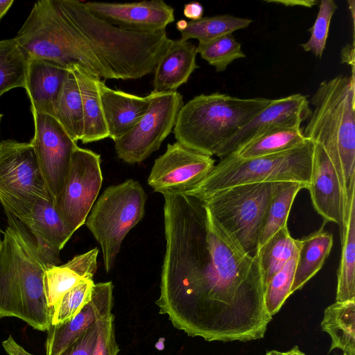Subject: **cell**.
Returning <instances> with one entry per match:
<instances>
[{
  "label": "cell",
  "mask_w": 355,
  "mask_h": 355,
  "mask_svg": "<svg viewBox=\"0 0 355 355\" xmlns=\"http://www.w3.org/2000/svg\"><path fill=\"white\" fill-rule=\"evenodd\" d=\"M55 1L85 69L101 79L135 80L152 73L173 42L166 31L139 33L107 24L91 14L81 1Z\"/></svg>",
  "instance_id": "1"
},
{
  "label": "cell",
  "mask_w": 355,
  "mask_h": 355,
  "mask_svg": "<svg viewBox=\"0 0 355 355\" xmlns=\"http://www.w3.org/2000/svg\"><path fill=\"white\" fill-rule=\"evenodd\" d=\"M309 103L313 110L303 133L323 148L337 173L342 232L355 200V76L338 75L322 81Z\"/></svg>",
  "instance_id": "2"
},
{
  "label": "cell",
  "mask_w": 355,
  "mask_h": 355,
  "mask_svg": "<svg viewBox=\"0 0 355 355\" xmlns=\"http://www.w3.org/2000/svg\"><path fill=\"white\" fill-rule=\"evenodd\" d=\"M48 267L13 229L8 226L0 250V318H19L44 331L51 326L52 308L44 291Z\"/></svg>",
  "instance_id": "3"
},
{
  "label": "cell",
  "mask_w": 355,
  "mask_h": 355,
  "mask_svg": "<svg viewBox=\"0 0 355 355\" xmlns=\"http://www.w3.org/2000/svg\"><path fill=\"white\" fill-rule=\"evenodd\" d=\"M271 100L241 98L220 92L198 95L178 114L173 128L176 141L212 157Z\"/></svg>",
  "instance_id": "4"
},
{
  "label": "cell",
  "mask_w": 355,
  "mask_h": 355,
  "mask_svg": "<svg viewBox=\"0 0 355 355\" xmlns=\"http://www.w3.org/2000/svg\"><path fill=\"white\" fill-rule=\"evenodd\" d=\"M314 143L280 153L242 159L228 155L215 164L200 183L184 193L202 200L212 194L234 186L276 182H298L309 185Z\"/></svg>",
  "instance_id": "5"
},
{
  "label": "cell",
  "mask_w": 355,
  "mask_h": 355,
  "mask_svg": "<svg viewBox=\"0 0 355 355\" xmlns=\"http://www.w3.org/2000/svg\"><path fill=\"white\" fill-rule=\"evenodd\" d=\"M146 200L139 182L128 179L106 188L93 205L85 224L101 247L106 272L127 234L144 218Z\"/></svg>",
  "instance_id": "6"
},
{
  "label": "cell",
  "mask_w": 355,
  "mask_h": 355,
  "mask_svg": "<svg viewBox=\"0 0 355 355\" xmlns=\"http://www.w3.org/2000/svg\"><path fill=\"white\" fill-rule=\"evenodd\" d=\"M272 183L234 186L200 200L215 220L252 257L257 252Z\"/></svg>",
  "instance_id": "7"
},
{
  "label": "cell",
  "mask_w": 355,
  "mask_h": 355,
  "mask_svg": "<svg viewBox=\"0 0 355 355\" xmlns=\"http://www.w3.org/2000/svg\"><path fill=\"white\" fill-rule=\"evenodd\" d=\"M42 198L51 199L31 144L1 141L0 202L4 211L26 220Z\"/></svg>",
  "instance_id": "8"
},
{
  "label": "cell",
  "mask_w": 355,
  "mask_h": 355,
  "mask_svg": "<svg viewBox=\"0 0 355 355\" xmlns=\"http://www.w3.org/2000/svg\"><path fill=\"white\" fill-rule=\"evenodd\" d=\"M149 107L134 127L114 140L119 159L128 164L140 163L157 150L171 133L184 105L176 92L150 94Z\"/></svg>",
  "instance_id": "9"
},
{
  "label": "cell",
  "mask_w": 355,
  "mask_h": 355,
  "mask_svg": "<svg viewBox=\"0 0 355 355\" xmlns=\"http://www.w3.org/2000/svg\"><path fill=\"white\" fill-rule=\"evenodd\" d=\"M102 182L101 155L76 146L64 187L54 205L72 234L85 224Z\"/></svg>",
  "instance_id": "10"
},
{
  "label": "cell",
  "mask_w": 355,
  "mask_h": 355,
  "mask_svg": "<svg viewBox=\"0 0 355 355\" xmlns=\"http://www.w3.org/2000/svg\"><path fill=\"white\" fill-rule=\"evenodd\" d=\"M31 112L35 133L30 143L55 205L64 185L72 151L78 145L54 117L35 111Z\"/></svg>",
  "instance_id": "11"
},
{
  "label": "cell",
  "mask_w": 355,
  "mask_h": 355,
  "mask_svg": "<svg viewBox=\"0 0 355 355\" xmlns=\"http://www.w3.org/2000/svg\"><path fill=\"white\" fill-rule=\"evenodd\" d=\"M215 162L212 157L178 141L168 144L165 153L155 160L148 184L162 194L184 193L204 180Z\"/></svg>",
  "instance_id": "12"
},
{
  "label": "cell",
  "mask_w": 355,
  "mask_h": 355,
  "mask_svg": "<svg viewBox=\"0 0 355 355\" xmlns=\"http://www.w3.org/2000/svg\"><path fill=\"white\" fill-rule=\"evenodd\" d=\"M311 114L307 96L301 94L272 99L259 114L227 141L215 155L222 159L232 155L247 143L273 130L301 127Z\"/></svg>",
  "instance_id": "13"
},
{
  "label": "cell",
  "mask_w": 355,
  "mask_h": 355,
  "mask_svg": "<svg viewBox=\"0 0 355 355\" xmlns=\"http://www.w3.org/2000/svg\"><path fill=\"white\" fill-rule=\"evenodd\" d=\"M83 3L95 17L112 26L135 33H160L166 31V27L175 19L174 8L162 0Z\"/></svg>",
  "instance_id": "14"
},
{
  "label": "cell",
  "mask_w": 355,
  "mask_h": 355,
  "mask_svg": "<svg viewBox=\"0 0 355 355\" xmlns=\"http://www.w3.org/2000/svg\"><path fill=\"white\" fill-rule=\"evenodd\" d=\"M113 288L112 282L94 284L90 301L75 317L51 325L47 330L46 355H60L89 328L112 313Z\"/></svg>",
  "instance_id": "15"
},
{
  "label": "cell",
  "mask_w": 355,
  "mask_h": 355,
  "mask_svg": "<svg viewBox=\"0 0 355 355\" xmlns=\"http://www.w3.org/2000/svg\"><path fill=\"white\" fill-rule=\"evenodd\" d=\"M307 189L314 209L323 218L324 223L334 222L340 227V184L329 157L323 148L315 143Z\"/></svg>",
  "instance_id": "16"
},
{
  "label": "cell",
  "mask_w": 355,
  "mask_h": 355,
  "mask_svg": "<svg viewBox=\"0 0 355 355\" xmlns=\"http://www.w3.org/2000/svg\"><path fill=\"white\" fill-rule=\"evenodd\" d=\"M69 72L51 61L28 60L25 89L31 110L54 117L58 98Z\"/></svg>",
  "instance_id": "17"
},
{
  "label": "cell",
  "mask_w": 355,
  "mask_h": 355,
  "mask_svg": "<svg viewBox=\"0 0 355 355\" xmlns=\"http://www.w3.org/2000/svg\"><path fill=\"white\" fill-rule=\"evenodd\" d=\"M98 87L108 137L114 141L130 131L144 115L150 96L143 97L113 89L101 80Z\"/></svg>",
  "instance_id": "18"
},
{
  "label": "cell",
  "mask_w": 355,
  "mask_h": 355,
  "mask_svg": "<svg viewBox=\"0 0 355 355\" xmlns=\"http://www.w3.org/2000/svg\"><path fill=\"white\" fill-rule=\"evenodd\" d=\"M197 54L196 46L189 40H173L155 69L152 92H176L199 67Z\"/></svg>",
  "instance_id": "19"
},
{
  "label": "cell",
  "mask_w": 355,
  "mask_h": 355,
  "mask_svg": "<svg viewBox=\"0 0 355 355\" xmlns=\"http://www.w3.org/2000/svg\"><path fill=\"white\" fill-rule=\"evenodd\" d=\"M98 249L94 248L75 256L67 263L48 267L44 276L46 304L52 308L60 298L80 282L93 279L97 270Z\"/></svg>",
  "instance_id": "20"
},
{
  "label": "cell",
  "mask_w": 355,
  "mask_h": 355,
  "mask_svg": "<svg viewBox=\"0 0 355 355\" xmlns=\"http://www.w3.org/2000/svg\"><path fill=\"white\" fill-rule=\"evenodd\" d=\"M69 71L75 76L83 102V144L97 141L109 137L100 99L98 83L100 78L75 64Z\"/></svg>",
  "instance_id": "21"
},
{
  "label": "cell",
  "mask_w": 355,
  "mask_h": 355,
  "mask_svg": "<svg viewBox=\"0 0 355 355\" xmlns=\"http://www.w3.org/2000/svg\"><path fill=\"white\" fill-rule=\"evenodd\" d=\"M21 221L28 225L46 247L58 253L73 235L51 199H39L29 217Z\"/></svg>",
  "instance_id": "22"
},
{
  "label": "cell",
  "mask_w": 355,
  "mask_h": 355,
  "mask_svg": "<svg viewBox=\"0 0 355 355\" xmlns=\"http://www.w3.org/2000/svg\"><path fill=\"white\" fill-rule=\"evenodd\" d=\"M308 184L292 181L272 183L271 193L262 220L257 251L280 229L287 226L289 212L293 201Z\"/></svg>",
  "instance_id": "23"
},
{
  "label": "cell",
  "mask_w": 355,
  "mask_h": 355,
  "mask_svg": "<svg viewBox=\"0 0 355 355\" xmlns=\"http://www.w3.org/2000/svg\"><path fill=\"white\" fill-rule=\"evenodd\" d=\"M333 245V236L323 230L300 239L291 293L301 289L322 267Z\"/></svg>",
  "instance_id": "24"
},
{
  "label": "cell",
  "mask_w": 355,
  "mask_h": 355,
  "mask_svg": "<svg viewBox=\"0 0 355 355\" xmlns=\"http://www.w3.org/2000/svg\"><path fill=\"white\" fill-rule=\"evenodd\" d=\"M321 329L331 337L329 352L355 354V300L336 302L324 311Z\"/></svg>",
  "instance_id": "25"
},
{
  "label": "cell",
  "mask_w": 355,
  "mask_h": 355,
  "mask_svg": "<svg viewBox=\"0 0 355 355\" xmlns=\"http://www.w3.org/2000/svg\"><path fill=\"white\" fill-rule=\"evenodd\" d=\"M300 239H293L288 226L280 229L259 249L254 255L263 286L293 256L298 253Z\"/></svg>",
  "instance_id": "26"
},
{
  "label": "cell",
  "mask_w": 355,
  "mask_h": 355,
  "mask_svg": "<svg viewBox=\"0 0 355 355\" xmlns=\"http://www.w3.org/2000/svg\"><path fill=\"white\" fill-rule=\"evenodd\" d=\"M309 140L301 127L279 128L257 137L230 155L242 159L261 157L300 146Z\"/></svg>",
  "instance_id": "27"
},
{
  "label": "cell",
  "mask_w": 355,
  "mask_h": 355,
  "mask_svg": "<svg viewBox=\"0 0 355 355\" xmlns=\"http://www.w3.org/2000/svg\"><path fill=\"white\" fill-rule=\"evenodd\" d=\"M54 118L74 142L81 140L84 127L82 97L71 71L58 98Z\"/></svg>",
  "instance_id": "28"
},
{
  "label": "cell",
  "mask_w": 355,
  "mask_h": 355,
  "mask_svg": "<svg viewBox=\"0 0 355 355\" xmlns=\"http://www.w3.org/2000/svg\"><path fill=\"white\" fill-rule=\"evenodd\" d=\"M342 252L337 272L336 302L355 300V200L340 234Z\"/></svg>",
  "instance_id": "29"
},
{
  "label": "cell",
  "mask_w": 355,
  "mask_h": 355,
  "mask_svg": "<svg viewBox=\"0 0 355 355\" xmlns=\"http://www.w3.org/2000/svg\"><path fill=\"white\" fill-rule=\"evenodd\" d=\"M28 60L15 37L0 40V96L16 88L25 89Z\"/></svg>",
  "instance_id": "30"
},
{
  "label": "cell",
  "mask_w": 355,
  "mask_h": 355,
  "mask_svg": "<svg viewBox=\"0 0 355 355\" xmlns=\"http://www.w3.org/2000/svg\"><path fill=\"white\" fill-rule=\"evenodd\" d=\"M253 20L230 14L202 17L197 21H188L187 28L180 32L184 41L196 39L198 42L209 40L249 26Z\"/></svg>",
  "instance_id": "31"
},
{
  "label": "cell",
  "mask_w": 355,
  "mask_h": 355,
  "mask_svg": "<svg viewBox=\"0 0 355 355\" xmlns=\"http://www.w3.org/2000/svg\"><path fill=\"white\" fill-rule=\"evenodd\" d=\"M196 47L200 57L213 66L217 72L225 71L234 60L245 58L241 43L232 33L198 42Z\"/></svg>",
  "instance_id": "32"
},
{
  "label": "cell",
  "mask_w": 355,
  "mask_h": 355,
  "mask_svg": "<svg viewBox=\"0 0 355 355\" xmlns=\"http://www.w3.org/2000/svg\"><path fill=\"white\" fill-rule=\"evenodd\" d=\"M297 255L292 257L264 286L265 304L268 313L272 317L280 310L292 294Z\"/></svg>",
  "instance_id": "33"
},
{
  "label": "cell",
  "mask_w": 355,
  "mask_h": 355,
  "mask_svg": "<svg viewBox=\"0 0 355 355\" xmlns=\"http://www.w3.org/2000/svg\"><path fill=\"white\" fill-rule=\"evenodd\" d=\"M94 286L93 279L84 280L65 293L53 306L51 325L71 320L91 300Z\"/></svg>",
  "instance_id": "34"
},
{
  "label": "cell",
  "mask_w": 355,
  "mask_h": 355,
  "mask_svg": "<svg viewBox=\"0 0 355 355\" xmlns=\"http://www.w3.org/2000/svg\"><path fill=\"white\" fill-rule=\"evenodd\" d=\"M338 6L334 0L320 1L318 13L313 26L309 30V40L300 46L304 51L311 52L316 58H322L328 38L331 20Z\"/></svg>",
  "instance_id": "35"
},
{
  "label": "cell",
  "mask_w": 355,
  "mask_h": 355,
  "mask_svg": "<svg viewBox=\"0 0 355 355\" xmlns=\"http://www.w3.org/2000/svg\"><path fill=\"white\" fill-rule=\"evenodd\" d=\"M114 322V315L112 313L102 320L92 355H118L119 347L116 340Z\"/></svg>",
  "instance_id": "36"
},
{
  "label": "cell",
  "mask_w": 355,
  "mask_h": 355,
  "mask_svg": "<svg viewBox=\"0 0 355 355\" xmlns=\"http://www.w3.org/2000/svg\"><path fill=\"white\" fill-rule=\"evenodd\" d=\"M103 320L89 328L60 355H92Z\"/></svg>",
  "instance_id": "37"
},
{
  "label": "cell",
  "mask_w": 355,
  "mask_h": 355,
  "mask_svg": "<svg viewBox=\"0 0 355 355\" xmlns=\"http://www.w3.org/2000/svg\"><path fill=\"white\" fill-rule=\"evenodd\" d=\"M204 8L201 3L196 1L190 2L184 6V15L191 21H197L202 17Z\"/></svg>",
  "instance_id": "38"
},
{
  "label": "cell",
  "mask_w": 355,
  "mask_h": 355,
  "mask_svg": "<svg viewBox=\"0 0 355 355\" xmlns=\"http://www.w3.org/2000/svg\"><path fill=\"white\" fill-rule=\"evenodd\" d=\"M341 62L346 63L352 67V76H354V45L347 44L341 51Z\"/></svg>",
  "instance_id": "39"
},
{
  "label": "cell",
  "mask_w": 355,
  "mask_h": 355,
  "mask_svg": "<svg viewBox=\"0 0 355 355\" xmlns=\"http://www.w3.org/2000/svg\"><path fill=\"white\" fill-rule=\"evenodd\" d=\"M265 1L267 3L282 4L284 6H302L306 8H312L318 3V1L314 0H272Z\"/></svg>",
  "instance_id": "40"
},
{
  "label": "cell",
  "mask_w": 355,
  "mask_h": 355,
  "mask_svg": "<svg viewBox=\"0 0 355 355\" xmlns=\"http://www.w3.org/2000/svg\"><path fill=\"white\" fill-rule=\"evenodd\" d=\"M13 0L0 1V20L12 6Z\"/></svg>",
  "instance_id": "41"
},
{
  "label": "cell",
  "mask_w": 355,
  "mask_h": 355,
  "mask_svg": "<svg viewBox=\"0 0 355 355\" xmlns=\"http://www.w3.org/2000/svg\"><path fill=\"white\" fill-rule=\"evenodd\" d=\"M285 355H306L303 353L297 346L293 347L290 350L284 352Z\"/></svg>",
  "instance_id": "42"
},
{
  "label": "cell",
  "mask_w": 355,
  "mask_h": 355,
  "mask_svg": "<svg viewBox=\"0 0 355 355\" xmlns=\"http://www.w3.org/2000/svg\"><path fill=\"white\" fill-rule=\"evenodd\" d=\"M188 21L184 19L178 20L176 22V28L180 31H183L187 26Z\"/></svg>",
  "instance_id": "43"
},
{
  "label": "cell",
  "mask_w": 355,
  "mask_h": 355,
  "mask_svg": "<svg viewBox=\"0 0 355 355\" xmlns=\"http://www.w3.org/2000/svg\"><path fill=\"white\" fill-rule=\"evenodd\" d=\"M347 3L349 4V8L350 10L351 16H352V27L353 31L354 28V1H347Z\"/></svg>",
  "instance_id": "44"
},
{
  "label": "cell",
  "mask_w": 355,
  "mask_h": 355,
  "mask_svg": "<svg viewBox=\"0 0 355 355\" xmlns=\"http://www.w3.org/2000/svg\"><path fill=\"white\" fill-rule=\"evenodd\" d=\"M266 355H285L284 352H279L277 350L268 351Z\"/></svg>",
  "instance_id": "45"
},
{
  "label": "cell",
  "mask_w": 355,
  "mask_h": 355,
  "mask_svg": "<svg viewBox=\"0 0 355 355\" xmlns=\"http://www.w3.org/2000/svg\"><path fill=\"white\" fill-rule=\"evenodd\" d=\"M1 227H0V250L1 248L2 241H3V239H1Z\"/></svg>",
  "instance_id": "46"
},
{
  "label": "cell",
  "mask_w": 355,
  "mask_h": 355,
  "mask_svg": "<svg viewBox=\"0 0 355 355\" xmlns=\"http://www.w3.org/2000/svg\"><path fill=\"white\" fill-rule=\"evenodd\" d=\"M340 355H355V354H347V353L343 352V354H340Z\"/></svg>",
  "instance_id": "47"
},
{
  "label": "cell",
  "mask_w": 355,
  "mask_h": 355,
  "mask_svg": "<svg viewBox=\"0 0 355 355\" xmlns=\"http://www.w3.org/2000/svg\"><path fill=\"white\" fill-rule=\"evenodd\" d=\"M1 116H2V115H1V114H0V121H1Z\"/></svg>",
  "instance_id": "48"
}]
</instances>
